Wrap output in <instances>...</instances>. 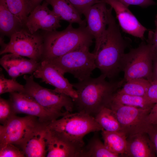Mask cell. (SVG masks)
I'll return each instance as SVG.
<instances>
[{"label":"cell","mask_w":157,"mask_h":157,"mask_svg":"<svg viewBox=\"0 0 157 157\" xmlns=\"http://www.w3.org/2000/svg\"><path fill=\"white\" fill-rule=\"evenodd\" d=\"M106 107L114 112L120 124V131L127 138L138 133L147 132L151 124L148 122L147 116L151 108H137L111 101Z\"/></svg>","instance_id":"obj_8"},{"label":"cell","mask_w":157,"mask_h":157,"mask_svg":"<svg viewBox=\"0 0 157 157\" xmlns=\"http://www.w3.org/2000/svg\"><path fill=\"white\" fill-rule=\"evenodd\" d=\"M157 80V56H153L152 76L151 80Z\"/></svg>","instance_id":"obj_38"},{"label":"cell","mask_w":157,"mask_h":157,"mask_svg":"<svg viewBox=\"0 0 157 157\" xmlns=\"http://www.w3.org/2000/svg\"><path fill=\"white\" fill-rule=\"evenodd\" d=\"M94 118L104 130L110 131L121 130L120 124L114 112L108 107L102 108Z\"/></svg>","instance_id":"obj_24"},{"label":"cell","mask_w":157,"mask_h":157,"mask_svg":"<svg viewBox=\"0 0 157 157\" xmlns=\"http://www.w3.org/2000/svg\"><path fill=\"white\" fill-rule=\"evenodd\" d=\"M147 133L154 147L157 155V124H151Z\"/></svg>","instance_id":"obj_36"},{"label":"cell","mask_w":157,"mask_h":157,"mask_svg":"<svg viewBox=\"0 0 157 157\" xmlns=\"http://www.w3.org/2000/svg\"><path fill=\"white\" fill-rule=\"evenodd\" d=\"M47 128L46 157H77L78 152L75 148Z\"/></svg>","instance_id":"obj_18"},{"label":"cell","mask_w":157,"mask_h":157,"mask_svg":"<svg viewBox=\"0 0 157 157\" xmlns=\"http://www.w3.org/2000/svg\"><path fill=\"white\" fill-rule=\"evenodd\" d=\"M119 156L109 150L97 135H94L79 152L78 157H117Z\"/></svg>","instance_id":"obj_22"},{"label":"cell","mask_w":157,"mask_h":157,"mask_svg":"<svg viewBox=\"0 0 157 157\" xmlns=\"http://www.w3.org/2000/svg\"><path fill=\"white\" fill-rule=\"evenodd\" d=\"M104 1L114 9L119 25L123 31L144 40L145 33L148 29L139 22L128 7L117 0Z\"/></svg>","instance_id":"obj_14"},{"label":"cell","mask_w":157,"mask_h":157,"mask_svg":"<svg viewBox=\"0 0 157 157\" xmlns=\"http://www.w3.org/2000/svg\"><path fill=\"white\" fill-rule=\"evenodd\" d=\"M106 78L101 74L72 84L78 94L74 103L78 112L94 117L102 108L107 106L113 94L125 82L123 79L108 81Z\"/></svg>","instance_id":"obj_1"},{"label":"cell","mask_w":157,"mask_h":157,"mask_svg":"<svg viewBox=\"0 0 157 157\" xmlns=\"http://www.w3.org/2000/svg\"><path fill=\"white\" fill-rule=\"evenodd\" d=\"M106 3L101 2L89 7L83 13L86 27L95 40L93 53L97 54L105 39L108 24Z\"/></svg>","instance_id":"obj_11"},{"label":"cell","mask_w":157,"mask_h":157,"mask_svg":"<svg viewBox=\"0 0 157 157\" xmlns=\"http://www.w3.org/2000/svg\"><path fill=\"white\" fill-rule=\"evenodd\" d=\"M24 85L18 83L16 79H8L4 75L1 74L0 76V94L14 92H22Z\"/></svg>","instance_id":"obj_28"},{"label":"cell","mask_w":157,"mask_h":157,"mask_svg":"<svg viewBox=\"0 0 157 157\" xmlns=\"http://www.w3.org/2000/svg\"><path fill=\"white\" fill-rule=\"evenodd\" d=\"M126 6L136 5L142 8H147L152 5H157V3L153 0H117Z\"/></svg>","instance_id":"obj_35"},{"label":"cell","mask_w":157,"mask_h":157,"mask_svg":"<svg viewBox=\"0 0 157 157\" xmlns=\"http://www.w3.org/2000/svg\"><path fill=\"white\" fill-rule=\"evenodd\" d=\"M81 15L90 6L104 0H67Z\"/></svg>","instance_id":"obj_32"},{"label":"cell","mask_w":157,"mask_h":157,"mask_svg":"<svg viewBox=\"0 0 157 157\" xmlns=\"http://www.w3.org/2000/svg\"><path fill=\"white\" fill-rule=\"evenodd\" d=\"M149 101L154 105L157 102V80L150 81V84L144 96Z\"/></svg>","instance_id":"obj_33"},{"label":"cell","mask_w":157,"mask_h":157,"mask_svg":"<svg viewBox=\"0 0 157 157\" xmlns=\"http://www.w3.org/2000/svg\"><path fill=\"white\" fill-rule=\"evenodd\" d=\"M48 4L44 1L42 4L35 7L28 16L25 24V27L31 33H36L40 23L51 10L48 7Z\"/></svg>","instance_id":"obj_23"},{"label":"cell","mask_w":157,"mask_h":157,"mask_svg":"<svg viewBox=\"0 0 157 157\" xmlns=\"http://www.w3.org/2000/svg\"><path fill=\"white\" fill-rule=\"evenodd\" d=\"M10 11L25 27L26 19L32 10L30 0H4Z\"/></svg>","instance_id":"obj_27"},{"label":"cell","mask_w":157,"mask_h":157,"mask_svg":"<svg viewBox=\"0 0 157 157\" xmlns=\"http://www.w3.org/2000/svg\"><path fill=\"white\" fill-rule=\"evenodd\" d=\"M153 53L150 44L147 42H142L137 48L132 49L124 56L122 71L124 72V80L138 78H145L149 81L152 76Z\"/></svg>","instance_id":"obj_7"},{"label":"cell","mask_w":157,"mask_h":157,"mask_svg":"<svg viewBox=\"0 0 157 157\" xmlns=\"http://www.w3.org/2000/svg\"><path fill=\"white\" fill-rule=\"evenodd\" d=\"M44 0H30L32 10L36 6L40 4Z\"/></svg>","instance_id":"obj_39"},{"label":"cell","mask_w":157,"mask_h":157,"mask_svg":"<svg viewBox=\"0 0 157 157\" xmlns=\"http://www.w3.org/2000/svg\"><path fill=\"white\" fill-rule=\"evenodd\" d=\"M40 62L12 53L5 54L0 60L1 65L9 76L15 79L24 74H33Z\"/></svg>","instance_id":"obj_15"},{"label":"cell","mask_w":157,"mask_h":157,"mask_svg":"<svg viewBox=\"0 0 157 157\" xmlns=\"http://www.w3.org/2000/svg\"><path fill=\"white\" fill-rule=\"evenodd\" d=\"M60 19L52 10L40 24L38 29L47 31L56 30L61 27Z\"/></svg>","instance_id":"obj_30"},{"label":"cell","mask_w":157,"mask_h":157,"mask_svg":"<svg viewBox=\"0 0 157 157\" xmlns=\"http://www.w3.org/2000/svg\"><path fill=\"white\" fill-rule=\"evenodd\" d=\"M127 146L124 155L131 157H154L156 151L147 134L138 133L127 138Z\"/></svg>","instance_id":"obj_17"},{"label":"cell","mask_w":157,"mask_h":157,"mask_svg":"<svg viewBox=\"0 0 157 157\" xmlns=\"http://www.w3.org/2000/svg\"><path fill=\"white\" fill-rule=\"evenodd\" d=\"M49 123L41 122L18 147L23 151L25 157L46 156L47 126Z\"/></svg>","instance_id":"obj_16"},{"label":"cell","mask_w":157,"mask_h":157,"mask_svg":"<svg viewBox=\"0 0 157 157\" xmlns=\"http://www.w3.org/2000/svg\"><path fill=\"white\" fill-rule=\"evenodd\" d=\"M52 8V11L60 20L69 24L76 23L79 26H86L85 20L67 0H44Z\"/></svg>","instance_id":"obj_19"},{"label":"cell","mask_w":157,"mask_h":157,"mask_svg":"<svg viewBox=\"0 0 157 157\" xmlns=\"http://www.w3.org/2000/svg\"><path fill=\"white\" fill-rule=\"evenodd\" d=\"M24 157L23 151L14 144H7L0 146V157Z\"/></svg>","instance_id":"obj_31"},{"label":"cell","mask_w":157,"mask_h":157,"mask_svg":"<svg viewBox=\"0 0 157 157\" xmlns=\"http://www.w3.org/2000/svg\"><path fill=\"white\" fill-rule=\"evenodd\" d=\"M20 20L8 9L4 0H0V30L4 35L10 36L23 28Z\"/></svg>","instance_id":"obj_20"},{"label":"cell","mask_w":157,"mask_h":157,"mask_svg":"<svg viewBox=\"0 0 157 157\" xmlns=\"http://www.w3.org/2000/svg\"><path fill=\"white\" fill-rule=\"evenodd\" d=\"M16 115L10 100L0 97V122L1 125L6 124Z\"/></svg>","instance_id":"obj_29"},{"label":"cell","mask_w":157,"mask_h":157,"mask_svg":"<svg viewBox=\"0 0 157 157\" xmlns=\"http://www.w3.org/2000/svg\"><path fill=\"white\" fill-rule=\"evenodd\" d=\"M9 100L16 114L35 117L42 123H49L58 118L47 111L33 97L23 93H10Z\"/></svg>","instance_id":"obj_13"},{"label":"cell","mask_w":157,"mask_h":157,"mask_svg":"<svg viewBox=\"0 0 157 157\" xmlns=\"http://www.w3.org/2000/svg\"><path fill=\"white\" fill-rule=\"evenodd\" d=\"M155 29L154 31H149L147 42L151 45L153 56H157V14L155 19Z\"/></svg>","instance_id":"obj_34"},{"label":"cell","mask_w":157,"mask_h":157,"mask_svg":"<svg viewBox=\"0 0 157 157\" xmlns=\"http://www.w3.org/2000/svg\"><path fill=\"white\" fill-rule=\"evenodd\" d=\"M112 7L108 10V24L104 42L96 55L95 64L106 78L112 79L122 71L123 58L128 43L123 37L113 15Z\"/></svg>","instance_id":"obj_2"},{"label":"cell","mask_w":157,"mask_h":157,"mask_svg":"<svg viewBox=\"0 0 157 157\" xmlns=\"http://www.w3.org/2000/svg\"><path fill=\"white\" fill-rule=\"evenodd\" d=\"M150 84V81L145 78L132 79L125 82L122 88L117 92L120 94L145 96Z\"/></svg>","instance_id":"obj_25"},{"label":"cell","mask_w":157,"mask_h":157,"mask_svg":"<svg viewBox=\"0 0 157 157\" xmlns=\"http://www.w3.org/2000/svg\"><path fill=\"white\" fill-rule=\"evenodd\" d=\"M43 36L44 47L41 61L52 60L85 47H90L94 39L86 26L75 28L71 24L62 31H46Z\"/></svg>","instance_id":"obj_4"},{"label":"cell","mask_w":157,"mask_h":157,"mask_svg":"<svg viewBox=\"0 0 157 157\" xmlns=\"http://www.w3.org/2000/svg\"><path fill=\"white\" fill-rule=\"evenodd\" d=\"M44 47L43 35L36 33L32 34L22 28L11 36L9 42L4 44L0 54L13 53L41 62Z\"/></svg>","instance_id":"obj_9"},{"label":"cell","mask_w":157,"mask_h":157,"mask_svg":"<svg viewBox=\"0 0 157 157\" xmlns=\"http://www.w3.org/2000/svg\"><path fill=\"white\" fill-rule=\"evenodd\" d=\"M147 120L150 124H157V102L151 108L147 115Z\"/></svg>","instance_id":"obj_37"},{"label":"cell","mask_w":157,"mask_h":157,"mask_svg":"<svg viewBox=\"0 0 157 157\" xmlns=\"http://www.w3.org/2000/svg\"><path fill=\"white\" fill-rule=\"evenodd\" d=\"M40 62V65L33 73L34 77L54 86L55 91L66 94L74 101L78 94L72 84L54 66L45 60Z\"/></svg>","instance_id":"obj_12"},{"label":"cell","mask_w":157,"mask_h":157,"mask_svg":"<svg viewBox=\"0 0 157 157\" xmlns=\"http://www.w3.org/2000/svg\"><path fill=\"white\" fill-rule=\"evenodd\" d=\"M110 101L125 105L142 108H151L154 105L151 104L144 96L120 94L117 91L113 94Z\"/></svg>","instance_id":"obj_26"},{"label":"cell","mask_w":157,"mask_h":157,"mask_svg":"<svg viewBox=\"0 0 157 157\" xmlns=\"http://www.w3.org/2000/svg\"><path fill=\"white\" fill-rule=\"evenodd\" d=\"M51 133L62 138L79 152L85 146L83 138L92 132L103 130L94 117L83 112H67L47 125ZM78 157V156H77Z\"/></svg>","instance_id":"obj_3"},{"label":"cell","mask_w":157,"mask_h":157,"mask_svg":"<svg viewBox=\"0 0 157 157\" xmlns=\"http://www.w3.org/2000/svg\"><path fill=\"white\" fill-rule=\"evenodd\" d=\"M85 47L69 52L56 58L46 61L52 64L63 74L69 73L78 81L90 77L97 67L96 55Z\"/></svg>","instance_id":"obj_6"},{"label":"cell","mask_w":157,"mask_h":157,"mask_svg":"<svg viewBox=\"0 0 157 157\" xmlns=\"http://www.w3.org/2000/svg\"><path fill=\"white\" fill-rule=\"evenodd\" d=\"M26 83L22 92L34 98L47 111L58 118L67 112H72L74 108V101L69 96L54 90L41 86L34 80L33 74L25 75Z\"/></svg>","instance_id":"obj_5"},{"label":"cell","mask_w":157,"mask_h":157,"mask_svg":"<svg viewBox=\"0 0 157 157\" xmlns=\"http://www.w3.org/2000/svg\"><path fill=\"white\" fill-rule=\"evenodd\" d=\"M104 143L106 147L112 152L124 155L127 148V137L120 131H102Z\"/></svg>","instance_id":"obj_21"},{"label":"cell","mask_w":157,"mask_h":157,"mask_svg":"<svg viewBox=\"0 0 157 157\" xmlns=\"http://www.w3.org/2000/svg\"><path fill=\"white\" fill-rule=\"evenodd\" d=\"M41 123L35 117L16 115L0 126V146L11 144L18 147Z\"/></svg>","instance_id":"obj_10"}]
</instances>
